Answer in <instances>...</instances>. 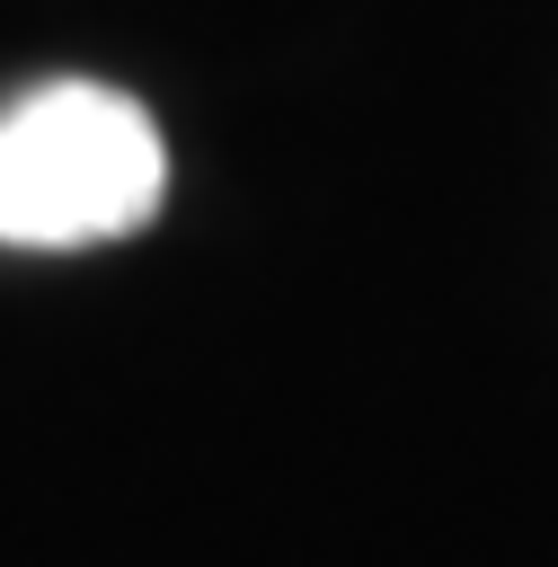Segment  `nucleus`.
<instances>
[{"label":"nucleus","instance_id":"nucleus-1","mask_svg":"<svg viewBox=\"0 0 558 567\" xmlns=\"http://www.w3.org/2000/svg\"><path fill=\"white\" fill-rule=\"evenodd\" d=\"M168 151L159 124L97 80H53L0 115V239L9 248H97L159 213Z\"/></svg>","mask_w":558,"mask_h":567}]
</instances>
